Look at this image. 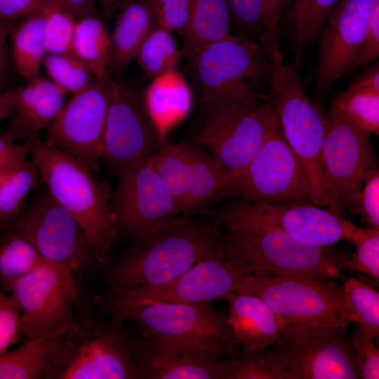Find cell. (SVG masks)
<instances>
[{
	"label": "cell",
	"instance_id": "obj_1",
	"mask_svg": "<svg viewBox=\"0 0 379 379\" xmlns=\"http://www.w3.org/2000/svg\"><path fill=\"white\" fill-rule=\"evenodd\" d=\"M220 227L211 219L182 214L135 242L112 267V292L167 284L205 260L225 256Z\"/></svg>",
	"mask_w": 379,
	"mask_h": 379
},
{
	"label": "cell",
	"instance_id": "obj_2",
	"mask_svg": "<svg viewBox=\"0 0 379 379\" xmlns=\"http://www.w3.org/2000/svg\"><path fill=\"white\" fill-rule=\"evenodd\" d=\"M25 142L48 191L79 223L96 261L105 263L118 234L108 183L98 181L90 168L45 140L31 137Z\"/></svg>",
	"mask_w": 379,
	"mask_h": 379
},
{
	"label": "cell",
	"instance_id": "obj_3",
	"mask_svg": "<svg viewBox=\"0 0 379 379\" xmlns=\"http://www.w3.org/2000/svg\"><path fill=\"white\" fill-rule=\"evenodd\" d=\"M261 87L244 81L201 98L206 116L192 141L211 151L227 173V182L246 168L263 142L270 94Z\"/></svg>",
	"mask_w": 379,
	"mask_h": 379
},
{
	"label": "cell",
	"instance_id": "obj_4",
	"mask_svg": "<svg viewBox=\"0 0 379 379\" xmlns=\"http://www.w3.org/2000/svg\"><path fill=\"white\" fill-rule=\"evenodd\" d=\"M269 55L273 63L270 94L282 133L305 173L310 201L329 210L322 159L325 117L306 96L298 67L286 65L279 49Z\"/></svg>",
	"mask_w": 379,
	"mask_h": 379
},
{
	"label": "cell",
	"instance_id": "obj_5",
	"mask_svg": "<svg viewBox=\"0 0 379 379\" xmlns=\"http://www.w3.org/2000/svg\"><path fill=\"white\" fill-rule=\"evenodd\" d=\"M223 197L250 203L310 201L307 176L284 138L271 94L263 142L249 164L225 184L216 200Z\"/></svg>",
	"mask_w": 379,
	"mask_h": 379
},
{
	"label": "cell",
	"instance_id": "obj_6",
	"mask_svg": "<svg viewBox=\"0 0 379 379\" xmlns=\"http://www.w3.org/2000/svg\"><path fill=\"white\" fill-rule=\"evenodd\" d=\"M236 292L262 299L282 327L293 325L347 326L355 322L343 284L304 276L248 275Z\"/></svg>",
	"mask_w": 379,
	"mask_h": 379
},
{
	"label": "cell",
	"instance_id": "obj_7",
	"mask_svg": "<svg viewBox=\"0 0 379 379\" xmlns=\"http://www.w3.org/2000/svg\"><path fill=\"white\" fill-rule=\"evenodd\" d=\"M286 234L262 230H227L221 248L225 256L237 258L250 275H293L327 279L340 270L338 258L328 248Z\"/></svg>",
	"mask_w": 379,
	"mask_h": 379
},
{
	"label": "cell",
	"instance_id": "obj_8",
	"mask_svg": "<svg viewBox=\"0 0 379 379\" xmlns=\"http://www.w3.org/2000/svg\"><path fill=\"white\" fill-rule=\"evenodd\" d=\"M116 322L135 324L143 335L235 355L238 342L225 311L199 303L158 302L107 309Z\"/></svg>",
	"mask_w": 379,
	"mask_h": 379
},
{
	"label": "cell",
	"instance_id": "obj_9",
	"mask_svg": "<svg viewBox=\"0 0 379 379\" xmlns=\"http://www.w3.org/2000/svg\"><path fill=\"white\" fill-rule=\"evenodd\" d=\"M227 230H262L321 246L347 240L351 221L307 201L265 204L234 200L206 214Z\"/></svg>",
	"mask_w": 379,
	"mask_h": 379
},
{
	"label": "cell",
	"instance_id": "obj_10",
	"mask_svg": "<svg viewBox=\"0 0 379 379\" xmlns=\"http://www.w3.org/2000/svg\"><path fill=\"white\" fill-rule=\"evenodd\" d=\"M369 134L331 107L325 117L322 159L329 211L341 218L344 211L359 215L361 188L377 168Z\"/></svg>",
	"mask_w": 379,
	"mask_h": 379
},
{
	"label": "cell",
	"instance_id": "obj_11",
	"mask_svg": "<svg viewBox=\"0 0 379 379\" xmlns=\"http://www.w3.org/2000/svg\"><path fill=\"white\" fill-rule=\"evenodd\" d=\"M269 347L295 379L362 378L346 326H287Z\"/></svg>",
	"mask_w": 379,
	"mask_h": 379
},
{
	"label": "cell",
	"instance_id": "obj_12",
	"mask_svg": "<svg viewBox=\"0 0 379 379\" xmlns=\"http://www.w3.org/2000/svg\"><path fill=\"white\" fill-rule=\"evenodd\" d=\"M10 221L9 228L29 241L44 262L72 274L94 257L79 223L48 190L24 204Z\"/></svg>",
	"mask_w": 379,
	"mask_h": 379
},
{
	"label": "cell",
	"instance_id": "obj_13",
	"mask_svg": "<svg viewBox=\"0 0 379 379\" xmlns=\"http://www.w3.org/2000/svg\"><path fill=\"white\" fill-rule=\"evenodd\" d=\"M8 293L15 298L25 339L57 335L76 328L73 274L42 262L17 279Z\"/></svg>",
	"mask_w": 379,
	"mask_h": 379
},
{
	"label": "cell",
	"instance_id": "obj_14",
	"mask_svg": "<svg viewBox=\"0 0 379 379\" xmlns=\"http://www.w3.org/2000/svg\"><path fill=\"white\" fill-rule=\"evenodd\" d=\"M110 205L117 231L135 242L164 227L180 212L152 157L118 171Z\"/></svg>",
	"mask_w": 379,
	"mask_h": 379
},
{
	"label": "cell",
	"instance_id": "obj_15",
	"mask_svg": "<svg viewBox=\"0 0 379 379\" xmlns=\"http://www.w3.org/2000/svg\"><path fill=\"white\" fill-rule=\"evenodd\" d=\"M152 161L180 213L206 215L227 181L222 165L195 143H162Z\"/></svg>",
	"mask_w": 379,
	"mask_h": 379
},
{
	"label": "cell",
	"instance_id": "obj_16",
	"mask_svg": "<svg viewBox=\"0 0 379 379\" xmlns=\"http://www.w3.org/2000/svg\"><path fill=\"white\" fill-rule=\"evenodd\" d=\"M114 81L108 74L73 94L49 124L45 141L92 170L102 158Z\"/></svg>",
	"mask_w": 379,
	"mask_h": 379
},
{
	"label": "cell",
	"instance_id": "obj_17",
	"mask_svg": "<svg viewBox=\"0 0 379 379\" xmlns=\"http://www.w3.org/2000/svg\"><path fill=\"white\" fill-rule=\"evenodd\" d=\"M187 72L202 98L244 81L271 86L273 63L259 42L230 34L187 59Z\"/></svg>",
	"mask_w": 379,
	"mask_h": 379
},
{
	"label": "cell",
	"instance_id": "obj_18",
	"mask_svg": "<svg viewBox=\"0 0 379 379\" xmlns=\"http://www.w3.org/2000/svg\"><path fill=\"white\" fill-rule=\"evenodd\" d=\"M248 275L247 267L239 259L227 256L211 258L198 262L164 285L112 292L107 309L158 302H206L236 291Z\"/></svg>",
	"mask_w": 379,
	"mask_h": 379
},
{
	"label": "cell",
	"instance_id": "obj_19",
	"mask_svg": "<svg viewBox=\"0 0 379 379\" xmlns=\"http://www.w3.org/2000/svg\"><path fill=\"white\" fill-rule=\"evenodd\" d=\"M142 99L114 81L105 125L102 158L117 171L151 158L163 143Z\"/></svg>",
	"mask_w": 379,
	"mask_h": 379
},
{
	"label": "cell",
	"instance_id": "obj_20",
	"mask_svg": "<svg viewBox=\"0 0 379 379\" xmlns=\"http://www.w3.org/2000/svg\"><path fill=\"white\" fill-rule=\"evenodd\" d=\"M378 6L379 0H339L328 15L318 36L314 87L319 98L350 70Z\"/></svg>",
	"mask_w": 379,
	"mask_h": 379
},
{
	"label": "cell",
	"instance_id": "obj_21",
	"mask_svg": "<svg viewBox=\"0 0 379 379\" xmlns=\"http://www.w3.org/2000/svg\"><path fill=\"white\" fill-rule=\"evenodd\" d=\"M144 337L141 347L133 352L140 378L230 379L236 355L222 359L201 347Z\"/></svg>",
	"mask_w": 379,
	"mask_h": 379
},
{
	"label": "cell",
	"instance_id": "obj_22",
	"mask_svg": "<svg viewBox=\"0 0 379 379\" xmlns=\"http://www.w3.org/2000/svg\"><path fill=\"white\" fill-rule=\"evenodd\" d=\"M140 378L130 344L121 335L104 332L75 347L59 379H126Z\"/></svg>",
	"mask_w": 379,
	"mask_h": 379
},
{
	"label": "cell",
	"instance_id": "obj_23",
	"mask_svg": "<svg viewBox=\"0 0 379 379\" xmlns=\"http://www.w3.org/2000/svg\"><path fill=\"white\" fill-rule=\"evenodd\" d=\"M77 328L57 335L25 339L0 353V379L57 378L75 348Z\"/></svg>",
	"mask_w": 379,
	"mask_h": 379
},
{
	"label": "cell",
	"instance_id": "obj_24",
	"mask_svg": "<svg viewBox=\"0 0 379 379\" xmlns=\"http://www.w3.org/2000/svg\"><path fill=\"white\" fill-rule=\"evenodd\" d=\"M222 298L228 303L227 322L243 350H264L279 338L283 327L274 311L259 297L233 291Z\"/></svg>",
	"mask_w": 379,
	"mask_h": 379
},
{
	"label": "cell",
	"instance_id": "obj_25",
	"mask_svg": "<svg viewBox=\"0 0 379 379\" xmlns=\"http://www.w3.org/2000/svg\"><path fill=\"white\" fill-rule=\"evenodd\" d=\"M66 91L51 79L36 77L22 87L13 89L16 116L8 126L18 137H36L50 124L64 106Z\"/></svg>",
	"mask_w": 379,
	"mask_h": 379
},
{
	"label": "cell",
	"instance_id": "obj_26",
	"mask_svg": "<svg viewBox=\"0 0 379 379\" xmlns=\"http://www.w3.org/2000/svg\"><path fill=\"white\" fill-rule=\"evenodd\" d=\"M157 26L147 0H128L122 6L111 36L112 53L108 72L124 70L135 58L146 37Z\"/></svg>",
	"mask_w": 379,
	"mask_h": 379
},
{
	"label": "cell",
	"instance_id": "obj_27",
	"mask_svg": "<svg viewBox=\"0 0 379 379\" xmlns=\"http://www.w3.org/2000/svg\"><path fill=\"white\" fill-rule=\"evenodd\" d=\"M192 98L189 84L176 69L153 79L142 99L147 112L163 137L188 113Z\"/></svg>",
	"mask_w": 379,
	"mask_h": 379
},
{
	"label": "cell",
	"instance_id": "obj_28",
	"mask_svg": "<svg viewBox=\"0 0 379 379\" xmlns=\"http://www.w3.org/2000/svg\"><path fill=\"white\" fill-rule=\"evenodd\" d=\"M225 0H192L190 19L182 35V55L189 59L203 47L230 34Z\"/></svg>",
	"mask_w": 379,
	"mask_h": 379
},
{
	"label": "cell",
	"instance_id": "obj_29",
	"mask_svg": "<svg viewBox=\"0 0 379 379\" xmlns=\"http://www.w3.org/2000/svg\"><path fill=\"white\" fill-rule=\"evenodd\" d=\"M46 13L20 21L15 26L13 25L10 32L15 69L21 77L29 81L40 77L39 68L46 55L44 44Z\"/></svg>",
	"mask_w": 379,
	"mask_h": 379
},
{
	"label": "cell",
	"instance_id": "obj_30",
	"mask_svg": "<svg viewBox=\"0 0 379 379\" xmlns=\"http://www.w3.org/2000/svg\"><path fill=\"white\" fill-rule=\"evenodd\" d=\"M71 51L88 66L95 78L109 74L111 36L98 14L77 20Z\"/></svg>",
	"mask_w": 379,
	"mask_h": 379
},
{
	"label": "cell",
	"instance_id": "obj_31",
	"mask_svg": "<svg viewBox=\"0 0 379 379\" xmlns=\"http://www.w3.org/2000/svg\"><path fill=\"white\" fill-rule=\"evenodd\" d=\"M339 0H293L288 13L291 32L293 59L292 64L301 65L305 49L321 32L328 15Z\"/></svg>",
	"mask_w": 379,
	"mask_h": 379
},
{
	"label": "cell",
	"instance_id": "obj_32",
	"mask_svg": "<svg viewBox=\"0 0 379 379\" xmlns=\"http://www.w3.org/2000/svg\"><path fill=\"white\" fill-rule=\"evenodd\" d=\"M331 107L358 128L379 133V88L352 82L333 100Z\"/></svg>",
	"mask_w": 379,
	"mask_h": 379
},
{
	"label": "cell",
	"instance_id": "obj_33",
	"mask_svg": "<svg viewBox=\"0 0 379 379\" xmlns=\"http://www.w3.org/2000/svg\"><path fill=\"white\" fill-rule=\"evenodd\" d=\"M42 262L32 244L15 230L9 228L0 237V284L4 291Z\"/></svg>",
	"mask_w": 379,
	"mask_h": 379
},
{
	"label": "cell",
	"instance_id": "obj_34",
	"mask_svg": "<svg viewBox=\"0 0 379 379\" xmlns=\"http://www.w3.org/2000/svg\"><path fill=\"white\" fill-rule=\"evenodd\" d=\"M181 55L171 31L158 25L144 40L135 58L142 72L154 79L176 70Z\"/></svg>",
	"mask_w": 379,
	"mask_h": 379
},
{
	"label": "cell",
	"instance_id": "obj_35",
	"mask_svg": "<svg viewBox=\"0 0 379 379\" xmlns=\"http://www.w3.org/2000/svg\"><path fill=\"white\" fill-rule=\"evenodd\" d=\"M38 175L32 161L22 159L7 170L0 181V220H11L22 208Z\"/></svg>",
	"mask_w": 379,
	"mask_h": 379
},
{
	"label": "cell",
	"instance_id": "obj_36",
	"mask_svg": "<svg viewBox=\"0 0 379 379\" xmlns=\"http://www.w3.org/2000/svg\"><path fill=\"white\" fill-rule=\"evenodd\" d=\"M348 241L355 246L350 258H343L338 264L341 270H352L379 281V230L358 227L352 222Z\"/></svg>",
	"mask_w": 379,
	"mask_h": 379
},
{
	"label": "cell",
	"instance_id": "obj_37",
	"mask_svg": "<svg viewBox=\"0 0 379 379\" xmlns=\"http://www.w3.org/2000/svg\"><path fill=\"white\" fill-rule=\"evenodd\" d=\"M51 80L66 92H81L94 80L88 66L72 51L59 54H46L43 61Z\"/></svg>",
	"mask_w": 379,
	"mask_h": 379
},
{
	"label": "cell",
	"instance_id": "obj_38",
	"mask_svg": "<svg viewBox=\"0 0 379 379\" xmlns=\"http://www.w3.org/2000/svg\"><path fill=\"white\" fill-rule=\"evenodd\" d=\"M355 322L371 338L379 335V293L368 284L350 278L343 284Z\"/></svg>",
	"mask_w": 379,
	"mask_h": 379
},
{
	"label": "cell",
	"instance_id": "obj_39",
	"mask_svg": "<svg viewBox=\"0 0 379 379\" xmlns=\"http://www.w3.org/2000/svg\"><path fill=\"white\" fill-rule=\"evenodd\" d=\"M230 379H295L267 349L241 351L235 356Z\"/></svg>",
	"mask_w": 379,
	"mask_h": 379
},
{
	"label": "cell",
	"instance_id": "obj_40",
	"mask_svg": "<svg viewBox=\"0 0 379 379\" xmlns=\"http://www.w3.org/2000/svg\"><path fill=\"white\" fill-rule=\"evenodd\" d=\"M77 18L63 7L46 13L44 27V44L46 54L71 51Z\"/></svg>",
	"mask_w": 379,
	"mask_h": 379
},
{
	"label": "cell",
	"instance_id": "obj_41",
	"mask_svg": "<svg viewBox=\"0 0 379 379\" xmlns=\"http://www.w3.org/2000/svg\"><path fill=\"white\" fill-rule=\"evenodd\" d=\"M157 25L182 36L188 26L192 0H147Z\"/></svg>",
	"mask_w": 379,
	"mask_h": 379
},
{
	"label": "cell",
	"instance_id": "obj_42",
	"mask_svg": "<svg viewBox=\"0 0 379 379\" xmlns=\"http://www.w3.org/2000/svg\"><path fill=\"white\" fill-rule=\"evenodd\" d=\"M21 335L19 305L12 294L0 291V353L18 341Z\"/></svg>",
	"mask_w": 379,
	"mask_h": 379
},
{
	"label": "cell",
	"instance_id": "obj_43",
	"mask_svg": "<svg viewBox=\"0 0 379 379\" xmlns=\"http://www.w3.org/2000/svg\"><path fill=\"white\" fill-rule=\"evenodd\" d=\"M58 7H63L58 0H0V22L13 25Z\"/></svg>",
	"mask_w": 379,
	"mask_h": 379
},
{
	"label": "cell",
	"instance_id": "obj_44",
	"mask_svg": "<svg viewBox=\"0 0 379 379\" xmlns=\"http://www.w3.org/2000/svg\"><path fill=\"white\" fill-rule=\"evenodd\" d=\"M364 379L379 378V352L367 335L356 323L354 332L351 338Z\"/></svg>",
	"mask_w": 379,
	"mask_h": 379
},
{
	"label": "cell",
	"instance_id": "obj_45",
	"mask_svg": "<svg viewBox=\"0 0 379 379\" xmlns=\"http://www.w3.org/2000/svg\"><path fill=\"white\" fill-rule=\"evenodd\" d=\"M225 1L231 22L244 30L262 34V0Z\"/></svg>",
	"mask_w": 379,
	"mask_h": 379
},
{
	"label": "cell",
	"instance_id": "obj_46",
	"mask_svg": "<svg viewBox=\"0 0 379 379\" xmlns=\"http://www.w3.org/2000/svg\"><path fill=\"white\" fill-rule=\"evenodd\" d=\"M289 0H262V23L263 32L259 36V44L265 49L278 46L280 34L279 23L281 14Z\"/></svg>",
	"mask_w": 379,
	"mask_h": 379
},
{
	"label": "cell",
	"instance_id": "obj_47",
	"mask_svg": "<svg viewBox=\"0 0 379 379\" xmlns=\"http://www.w3.org/2000/svg\"><path fill=\"white\" fill-rule=\"evenodd\" d=\"M361 215L369 227L379 230V171H372L366 178L359 197Z\"/></svg>",
	"mask_w": 379,
	"mask_h": 379
},
{
	"label": "cell",
	"instance_id": "obj_48",
	"mask_svg": "<svg viewBox=\"0 0 379 379\" xmlns=\"http://www.w3.org/2000/svg\"><path fill=\"white\" fill-rule=\"evenodd\" d=\"M379 55V6L374 10L368 28L350 70L369 64Z\"/></svg>",
	"mask_w": 379,
	"mask_h": 379
},
{
	"label": "cell",
	"instance_id": "obj_49",
	"mask_svg": "<svg viewBox=\"0 0 379 379\" xmlns=\"http://www.w3.org/2000/svg\"><path fill=\"white\" fill-rule=\"evenodd\" d=\"M16 139V135L8 128L0 133V172L8 170L29 154L25 142L18 144Z\"/></svg>",
	"mask_w": 379,
	"mask_h": 379
},
{
	"label": "cell",
	"instance_id": "obj_50",
	"mask_svg": "<svg viewBox=\"0 0 379 379\" xmlns=\"http://www.w3.org/2000/svg\"><path fill=\"white\" fill-rule=\"evenodd\" d=\"M65 9L80 18L91 15H97L93 0H58Z\"/></svg>",
	"mask_w": 379,
	"mask_h": 379
},
{
	"label": "cell",
	"instance_id": "obj_51",
	"mask_svg": "<svg viewBox=\"0 0 379 379\" xmlns=\"http://www.w3.org/2000/svg\"><path fill=\"white\" fill-rule=\"evenodd\" d=\"M14 110L13 89L0 93V121Z\"/></svg>",
	"mask_w": 379,
	"mask_h": 379
},
{
	"label": "cell",
	"instance_id": "obj_52",
	"mask_svg": "<svg viewBox=\"0 0 379 379\" xmlns=\"http://www.w3.org/2000/svg\"><path fill=\"white\" fill-rule=\"evenodd\" d=\"M97 1L107 14L110 13L119 6H123L128 0H94Z\"/></svg>",
	"mask_w": 379,
	"mask_h": 379
},
{
	"label": "cell",
	"instance_id": "obj_53",
	"mask_svg": "<svg viewBox=\"0 0 379 379\" xmlns=\"http://www.w3.org/2000/svg\"><path fill=\"white\" fill-rule=\"evenodd\" d=\"M7 63V56L4 49L0 53V90L6 75Z\"/></svg>",
	"mask_w": 379,
	"mask_h": 379
},
{
	"label": "cell",
	"instance_id": "obj_54",
	"mask_svg": "<svg viewBox=\"0 0 379 379\" xmlns=\"http://www.w3.org/2000/svg\"><path fill=\"white\" fill-rule=\"evenodd\" d=\"M13 25L0 22V53L4 50V43Z\"/></svg>",
	"mask_w": 379,
	"mask_h": 379
},
{
	"label": "cell",
	"instance_id": "obj_55",
	"mask_svg": "<svg viewBox=\"0 0 379 379\" xmlns=\"http://www.w3.org/2000/svg\"><path fill=\"white\" fill-rule=\"evenodd\" d=\"M6 171H7V170L5 171L0 172V181L2 179L3 176L4 175V174L6 173Z\"/></svg>",
	"mask_w": 379,
	"mask_h": 379
},
{
	"label": "cell",
	"instance_id": "obj_56",
	"mask_svg": "<svg viewBox=\"0 0 379 379\" xmlns=\"http://www.w3.org/2000/svg\"><path fill=\"white\" fill-rule=\"evenodd\" d=\"M4 291V288H2V286H1V285L0 284V291Z\"/></svg>",
	"mask_w": 379,
	"mask_h": 379
},
{
	"label": "cell",
	"instance_id": "obj_57",
	"mask_svg": "<svg viewBox=\"0 0 379 379\" xmlns=\"http://www.w3.org/2000/svg\"><path fill=\"white\" fill-rule=\"evenodd\" d=\"M293 1V0H289V1H290V4L291 3V1Z\"/></svg>",
	"mask_w": 379,
	"mask_h": 379
},
{
	"label": "cell",
	"instance_id": "obj_58",
	"mask_svg": "<svg viewBox=\"0 0 379 379\" xmlns=\"http://www.w3.org/2000/svg\"></svg>",
	"mask_w": 379,
	"mask_h": 379
}]
</instances>
